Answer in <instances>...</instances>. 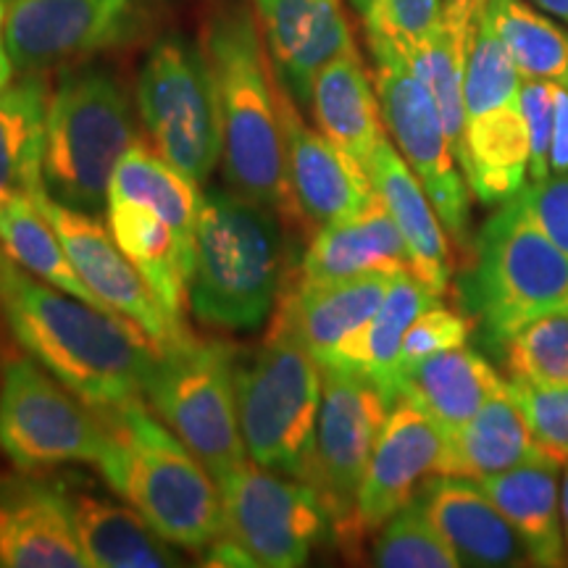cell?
I'll return each instance as SVG.
<instances>
[{
	"mask_svg": "<svg viewBox=\"0 0 568 568\" xmlns=\"http://www.w3.org/2000/svg\"><path fill=\"white\" fill-rule=\"evenodd\" d=\"M374 55V88L382 119L397 151L422 182L435 205L447 237L460 247L471 245V203L468 182L447 140L443 116L426 84L395 48L368 42Z\"/></svg>",
	"mask_w": 568,
	"mask_h": 568,
	"instance_id": "obj_12",
	"label": "cell"
},
{
	"mask_svg": "<svg viewBox=\"0 0 568 568\" xmlns=\"http://www.w3.org/2000/svg\"><path fill=\"white\" fill-rule=\"evenodd\" d=\"M322 393L324 374L314 353L287 332H272L247 364L234 366L247 458L268 471L308 479Z\"/></svg>",
	"mask_w": 568,
	"mask_h": 568,
	"instance_id": "obj_7",
	"label": "cell"
},
{
	"mask_svg": "<svg viewBox=\"0 0 568 568\" xmlns=\"http://www.w3.org/2000/svg\"><path fill=\"white\" fill-rule=\"evenodd\" d=\"M0 88H3V84H0Z\"/></svg>",
	"mask_w": 568,
	"mask_h": 568,
	"instance_id": "obj_50",
	"label": "cell"
},
{
	"mask_svg": "<svg viewBox=\"0 0 568 568\" xmlns=\"http://www.w3.org/2000/svg\"><path fill=\"white\" fill-rule=\"evenodd\" d=\"M418 500L443 531L460 566L516 568L531 566L529 550L479 481L432 477L418 489Z\"/></svg>",
	"mask_w": 568,
	"mask_h": 568,
	"instance_id": "obj_21",
	"label": "cell"
},
{
	"mask_svg": "<svg viewBox=\"0 0 568 568\" xmlns=\"http://www.w3.org/2000/svg\"><path fill=\"white\" fill-rule=\"evenodd\" d=\"M439 303V295L432 293L422 280L410 272H397L389 284L385 301L374 311V316L353 332L335 351L318 358V366L347 368L372 379L389 406L397 403V358H400L403 337L418 314Z\"/></svg>",
	"mask_w": 568,
	"mask_h": 568,
	"instance_id": "obj_26",
	"label": "cell"
},
{
	"mask_svg": "<svg viewBox=\"0 0 568 568\" xmlns=\"http://www.w3.org/2000/svg\"><path fill=\"white\" fill-rule=\"evenodd\" d=\"M224 537H230L253 566L297 568L311 552L335 537L332 516L308 481L247 464L219 487Z\"/></svg>",
	"mask_w": 568,
	"mask_h": 568,
	"instance_id": "obj_13",
	"label": "cell"
},
{
	"mask_svg": "<svg viewBox=\"0 0 568 568\" xmlns=\"http://www.w3.org/2000/svg\"><path fill=\"white\" fill-rule=\"evenodd\" d=\"M500 347L514 379L535 385H568V316L539 318Z\"/></svg>",
	"mask_w": 568,
	"mask_h": 568,
	"instance_id": "obj_38",
	"label": "cell"
},
{
	"mask_svg": "<svg viewBox=\"0 0 568 568\" xmlns=\"http://www.w3.org/2000/svg\"><path fill=\"white\" fill-rule=\"evenodd\" d=\"M531 3H535L537 9H542L545 13H552V17H558L560 21H566L568 24V0H531Z\"/></svg>",
	"mask_w": 568,
	"mask_h": 568,
	"instance_id": "obj_47",
	"label": "cell"
},
{
	"mask_svg": "<svg viewBox=\"0 0 568 568\" xmlns=\"http://www.w3.org/2000/svg\"><path fill=\"white\" fill-rule=\"evenodd\" d=\"M535 222L568 253V172L529 182L518 193Z\"/></svg>",
	"mask_w": 568,
	"mask_h": 568,
	"instance_id": "obj_43",
	"label": "cell"
},
{
	"mask_svg": "<svg viewBox=\"0 0 568 568\" xmlns=\"http://www.w3.org/2000/svg\"><path fill=\"white\" fill-rule=\"evenodd\" d=\"M32 197L51 219L77 274L98 297L103 311L138 326L142 335L151 339L155 353L187 332L184 324H176L166 316L142 274L116 245L111 230H105L92 213L55 203L45 187L32 190Z\"/></svg>",
	"mask_w": 568,
	"mask_h": 568,
	"instance_id": "obj_16",
	"label": "cell"
},
{
	"mask_svg": "<svg viewBox=\"0 0 568 568\" xmlns=\"http://www.w3.org/2000/svg\"><path fill=\"white\" fill-rule=\"evenodd\" d=\"M134 142L138 126L116 77L95 67L63 69L48 98L42 187L55 203L98 216Z\"/></svg>",
	"mask_w": 568,
	"mask_h": 568,
	"instance_id": "obj_5",
	"label": "cell"
},
{
	"mask_svg": "<svg viewBox=\"0 0 568 568\" xmlns=\"http://www.w3.org/2000/svg\"><path fill=\"white\" fill-rule=\"evenodd\" d=\"M364 19L368 42L408 53L443 21V0H351Z\"/></svg>",
	"mask_w": 568,
	"mask_h": 568,
	"instance_id": "obj_39",
	"label": "cell"
},
{
	"mask_svg": "<svg viewBox=\"0 0 568 568\" xmlns=\"http://www.w3.org/2000/svg\"><path fill=\"white\" fill-rule=\"evenodd\" d=\"M105 213L116 245L142 274L166 316L182 324V305L193 282L195 253H190L172 226L148 205L109 197Z\"/></svg>",
	"mask_w": 568,
	"mask_h": 568,
	"instance_id": "obj_28",
	"label": "cell"
},
{
	"mask_svg": "<svg viewBox=\"0 0 568 568\" xmlns=\"http://www.w3.org/2000/svg\"><path fill=\"white\" fill-rule=\"evenodd\" d=\"M51 84L45 71L0 88V195L42 187V145Z\"/></svg>",
	"mask_w": 568,
	"mask_h": 568,
	"instance_id": "obj_34",
	"label": "cell"
},
{
	"mask_svg": "<svg viewBox=\"0 0 568 568\" xmlns=\"http://www.w3.org/2000/svg\"><path fill=\"white\" fill-rule=\"evenodd\" d=\"M0 251L17 261L24 272L53 284L61 293L103 308L88 284L82 282V276L77 274L51 219L42 213L38 201L27 190H11V193L0 195Z\"/></svg>",
	"mask_w": 568,
	"mask_h": 568,
	"instance_id": "obj_32",
	"label": "cell"
},
{
	"mask_svg": "<svg viewBox=\"0 0 568 568\" xmlns=\"http://www.w3.org/2000/svg\"><path fill=\"white\" fill-rule=\"evenodd\" d=\"M521 84L514 59L479 17L466 55V132L460 172L485 205H503L529 184V132L521 109Z\"/></svg>",
	"mask_w": 568,
	"mask_h": 568,
	"instance_id": "obj_9",
	"label": "cell"
},
{
	"mask_svg": "<svg viewBox=\"0 0 568 568\" xmlns=\"http://www.w3.org/2000/svg\"><path fill=\"white\" fill-rule=\"evenodd\" d=\"M372 564L379 568H458L460 560L426 514L424 503L414 497L379 529Z\"/></svg>",
	"mask_w": 568,
	"mask_h": 568,
	"instance_id": "obj_37",
	"label": "cell"
},
{
	"mask_svg": "<svg viewBox=\"0 0 568 568\" xmlns=\"http://www.w3.org/2000/svg\"><path fill=\"white\" fill-rule=\"evenodd\" d=\"M508 395L521 408L529 429L556 464H568V385H535V382H506Z\"/></svg>",
	"mask_w": 568,
	"mask_h": 568,
	"instance_id": "obj_40",
	"label": "cell"
},
{
	"mask_svg": "<svg viewBox=\"0 0 568 568\" xmlns=\"http://www.w3.org/2000/svg\"><path fill=\"white\" fill-rule=\"evenodd\" d=\"M11 0H0V27H3V17H6V9H9Z\"/></svg>",
	"mask_w": 568,
	"mask_h": 568,
	"instance_id": "obj_49",
	"label": "cell"
},
{
	"mask_svg": "<svg viewBox=\"0 0 568 568\" xmlns=\"http://www.w3.org/2000/svg\"><path fill=\"white\" fill-rule=\"evenodd\" d=\"M552 460L531 435L529 422L516 406L508 387L487 400L477 414L445 439L437 477L487 479L510 468Z\"/></svg>",
	"mask_w": 568,
	"mask_h": 568,
	"instance_id": "obj_27",
	"label": "cell"
},
{
	"mask_svg": "<svg viewBox=\"0 0 568 568\" xmlns=\"http://www.w3.org/2000/svg\"><path fill=\"white\" fill-rule=\"evenodd\" d=\"M264 45L255 17L243 3L216 9L205 27L203 51L222 124V169L232 190L280 216H295L280 82Z\"/></svg>",
	"mask_w": 568,
	"mask_h": 568,
	"instance_id": "obj_2",
	"label": "cell"
},
{
	"mask_svg": "<svg viewBox=\"0 0 568 568\" xmlns=\"http://www.w3.org/2000/svg\"><path fill=\"white\" fill-rule=\"evenodd\" d=\"M395 274L374 272L347 280L295 284L293 295L284 301L280 316L274 318L272 332H287L324 358L353 332H358L374 311L385 301Z\"/></svg>",
	"mask_w": 568,
	"mask_h": 568,
	"instance_id": "obj_23",
	"label": "cell"
},
{
	"mask_svg": "<svg viewBox=\"0 0 568 568\" xmlns=\"http://www.w3.org/2000/svg\"><path fill=\"white\" fill-rule=\"evenodd\" d=\"M471 38L453 30L443 19L422 42H416L403 59L414 69V74L426 84L435 98V105L443 116L447 140L460 163L464 155V132H466V103H464V77L466 55Z\"/></svg>",
	"mask_w": 568,
	"mask_h": 568,
	"instance_id": "obj_36",
	"label": "cell"
},
{
	"mask_svg": "<svg viewBox=\"0 0 568 568\" xmlns=\"http://www.w3.org/2000/svg\"><path fill=\"white\" fill-rule=\"evenodd\" d=\"M148 400L219 487L247 460L230 347L184 332L159 351Z\"/></svg>",
	"mask_w": 568,
	"mask_h": 568,
	"instance_id": "obj_8",
	"label": "cell"
},
{
	"mask_svg": "<svg viewBox=\"0 0 568 568\" xmlns=\"http://www.w3.org/2000/svg\"><path fill=\"white\" fill-rule=\"evenodd\" d=\"M481 19L500 38L524 80L568 90V30L527 0H487Z\"/></svg>",
	"mask_w": 568,
	"mask_h": 568,
	"instance_id": "obj_35",
	"label": "cell"
},
{
	"mask_svg": "<svg viewBox=\"0 0 568 568\" xmlns=\"http://www.w3.org/2000/svg\"><path fill=\"white\" fill-rule=\"evenodd\" d=\"M506 389V379L477 351L460 345L416 364L400 379L397 400H408L450 439L477 410Z\"/></svg>",
	"mask_w": 568,
	"mask_h": 568,
	"instance_id": "obj_25",
	"label": "cell"
},
{
	"mask_svg": "<svg viewBox=\"0 0 568 568\" xmlns=\"http://www.w3.org/2000/svg\"><path fill=\"white\" fill-rule=\"evenodd\" d=\"M148 0H11L3 42L13 74H38L138 34Z\"/></svg>",
	"mask_w": 568,
	"mask_h": 568,
	"instance_id": "obj_15",
	"label": "cell"
},
{
	"mask_svg": "<svg viewBox=\"0 0 568 568\" xmlns=\"http://www.w3.org/2000/svg\"><path fill=\"white\" fill-rule=\"evenodd\" d=\"M468 332H471L468 318L439 303L418 314L416 322L408 326L406 337H403L400 358H397V387H400L403 376L416 364L443 351H450V347L466 345Z\"/></svg>",
	"mask_w": 568,
	"mask_h": 568,
	"instance_id": "obj_41",
	"label": "cell"
},
{
	"mask_svg": "<svg viewBox=\"0 0 568 568\" xmlns=\"http://www.w3.org/2000/svg\"><path fill=\"white\" fill-rule=\"evenodd\" d=\"M109 197H122L153 209L176 232L182 245L195 253L203 195L197 193V184L190 176H184L142 140L134 142L119 161Z\"/></svg>",
	"mask_w": 568,
	"mask_h": 568,
	"instance_id": "obj_33",
	"label": "cell"
},
{
	"mask_svg": "<svg viewBox=\"0 0 568 568\" xmlns=\"http://www.w3.org/2000/svg\"><path fill=\"white\" fill-rule=\"evenodd\" d=\"M77 537L90 568H169L180 566L172 550L151 524L132 506L101 500V497L67 493Z\"/></svg>",
	"mask_w": 568,
	"mask_h": 568,
	"instance_id": "obj_31",
	"label": "cell"
},
{
	"mask_svg": "<svg viewBox=\"0 0 568 568\" xmlns=\"http://www.w3.org/2000/svg\"><path fill=\"white\" fill-rule=\"evenodd\" d=\"M464 290L468 311L503 345L539 318L568 316V253L516 195L481 226Z\"/></svg>",
	"mask_w": 568,
	"mask_h": 568,
	"instance_id": "obj_6",
	"label": "cell"
},
{
	"mask_svg": "<svg viewBox=\"0 0 568 568\" xmlns=\"http://www.w3.org/2000/svg\"><path fill=\"white\" fill-rule=\"evenodd\" d=\"M274 74L301 109L326 63L355 51L339 0H253Z\"/></svg>",
	"mask_w": 568,
	"mask_h": 568,
	"instance_id": "obj_19",
	"label": "cell"
},
{
	"mask_svg": "<svg viewBox=\"0 0 568 568\" xmlns=\"http://www.w3.org/2000/svg\"><path fill=\"white\" fill-rule=\"evenodd\" d=\"M0 316L30 358L98 410L142 400L159 353L138 326L61 293L0 251Z\"/></svg>",
	"mask_w": 568,
	"mask_h": 568,
	"instance_id": "obj_1",
	"label": "cell"
},
{
	"mask_svg": "<svg viewBox=\"0 0 568 568\" xmlns=\"http://www.w3.org/2000/svg\"><path fill=\"white\" fill-rule=\"evenodd\" d=\"M366 172L374 184V193L385 203L406 240L410 274L422 280L435 295H443L453 274L450 245H447L445 226L422 182L416 180L406 159L387 138L379 142Z\"/></svg>",
	"mask_w": 568,
	"mask_h": 568,
	"instance_id": "obj_22",
	"label": "cell"
},
{
	"mask_svg": "<svg viewBox=\"0 0 568 568\" xmlns=\"http://www.w3.org/2000/svg\"><path fill=\"white\" fill-rule=\"evenodd\" d=\"M0 568H90L67 493L32 477L0 479Z\"/></svg>",
	"mask_w": 568,
	"mask_h": 568,
	"instance_id": "obj_20",
	"label": "cell"
},
{
	"mask_svg": "<svg viewBox=\"0 0 568 568\" xmlns=\"http://www.w3.org/2000/svg\"><path fill=\"white\" fill-rule=\"evenodd\" d=\"M138 109L155 151L195 184L209 180L222 161V124L203 48L180 34L155 42L140 69Z\"/></svg>",
	"mask_w": 568,
	"mask_h": 568,
	"instance_id": "obj_10",
	"label": "cell"
},
{
	"mask_svg": "<svg viewBox=\"0 0 568 568\" xmlns=\"http://www.w3.org/2000/svg\"><path fill=\"white\" fill-rule=\"evenodd\" d=\"M13 77V67H11V59L9 53H6V42H3V27H0V84H9Z\"/></svg>",
	"mask_w": 568,
	"mask_h": 568,
	"instance_id": "obj_48",
	"label": "cell"
},
{
	"mask_svg": "<svg viewBox=\"0 0 568 568\" xmlns=\"http://www.w3.org/2000/svg\"><path fill=\"white\" fill-rule=\"evenodd\" d=\"M322 410H318L314 456L305 481L316 489L329 510L335 537L351 548L358 545L355 503H358L361 481L393 406L364 374L335 366H322Z\"/></svg>",
	"mask_w": 568,
	"mask_h": 568,
	"instance_id": "obj_14",
	"label": "cell"
},
{
	"mask_svg": "<svg viewBox=\"0 0 568 568\" xmlns=\"http://www.w3.org/2000/svg\"><path fill=\"white\" fill-rule=\"evenodd\" d=\"M109 426L103 479L159 535L187 550H209L224 537L219 485L180 437L142 400L101 410Z\"/></svg>",
	"mask_w": 568,
	"mask_h": 568,
	"instance_id": "obj_3",
	"label": "cell"
},
{
	"mask_svg": "<svg viewBox=\"0 0 568 568\" xmlns=\"http://www.w3.org/2000/svg\"><path fill=\"white\" fill-rule=\"evenodd\" d=\"M560 464L542 460L479 479V487L500 508L529 550L531 566L560 568L568 564L560 524Z\"/></svg>",
	"mask_w": 568,
	"mask_h": 568,
	"instance_id": "obj_30",
	"label": "cell"
},
{
	"mask_svg": "<svg viewBox=\"0 0 568 568\" xmlns=\"http://www.w3.org/2000/svg\"><path fill=\"white\" fill-rule=\"evenodd\" d=\"M556 95V119H552V148H550V174L568 172V90L552 84Z\"/></svg>",
	"mask_w": 568,
	"mask_h": 568,
	"instance_id": "obj_44",
	"label": "cell"
},
{
	"mask_svg": "<svg viewBox=\"0 0 568 568\" xmlns=\"http://www.w3.org/2000/svg\"><path fill=\"white\" fill-rule=\"evenodd\" d=\"M485 3L487 0H443V19L453 27V30L471 38Z\"/></svg>",
	"mask_w": 568,
	"mask_h": 568,
	"instance_id": "obj_45",
	"label": "cell"
},
{
	"mask_svg": "<svg viewBox=\"0 0 568 568\" xmlns=\"http://www.w3.org/2000/svg\"><path fill=\"white\" fill-rule=\"evenodd\" d=\"M280 213L226 187L203 193L190 305L197 322L253 332L272 316L284 276Z\"/></svg>",
	"mask_w": 568,
	"mask_h": 568,
	"instance_id": "obj_4",
	"label": "cell"
},
{
	"mask_svg": "<svg viewBox=\"0 0 568 568\" xmlns=\"http://www.w3.org/2000/svg\"><path fill=\"white\" fill-rule=\"evenodd\" d=\"M560 524H564V542L568 558V464L560 468Z\"/></svg>",
	"mask_w": 568,
	"mask_h": 568,
	"instance_id": "obj_46",
	"label": "cell"
},
{
	"mask_svg": "<svg viewBox=\"0 0 568 568\" xmlns=\"http://www.w3.org/2000/svg\"><path fill=\"white\" fill-rule=\"evenodd\" d=\"M443 453V432L422 410L408 400H397L389 408L355 503L358 542L406 508L426 479L437 477Z\"/></svg>",
	"mask_w": 568,
	"mask_h": 568,
	"instance_id": "obj_17",
	"label": "cell"
},
{
	"mask_svg": "<svg viewBox=\"0 0 568 568\" xmlns=\"http://www.w3.org/2000/svg\"><path fill=\"white\" fill-rule=\"evenodd\" d=\"M280 111L287 142V180L297 213L326 226L364 211L376 197L366 169L322 132L305 126L297 103L282 84Z\"/></svg>",
	"mask_w": 568,
	"mask_h": 568,
	"instance_id": "obj_18",
	"label": "cell"
},
{
	"mask_svg": "<svg viewBox=\"0 0 568 568\" xmlns=\"http://www.w3.org/2000/svg\"><path fill=\"white\" fill-rule=\"evenodd\" d=\"M311 111L318 132L368 169L379 142L387 138V126L358 51L339 55L318 71L311 88Z\"/></svg>",
	"mask_w": 568,
	"mask_h": 568,
	"instance_id": "obj_29",
	"label": "cell"
},
{
	"mask_svg": "<svg viewBox=\"0 0 568 568\" xmlns=\"http://www.w3.org/2000/svg\"><path fill=\"white\" fill-rule=\"evenodd\" d=\"M374 272H410L406 240L379 195L355 216L318 230L303 255L297 284L335 282Z\"/></svg>",
	"mask_w": 568,
	"mask_h": 568,
	"instance_id": "obj_24",
	"label": "cell"
},
{
	"mask_svg": "<svg viewBox=\"0 0 568 568\" xmlns=\"http://www.w3.org/2000/svg\"><path fill=\"white\" fill-rule=\"evenodd\" d=\"M521 109L529 132V182L550 176V148H552V119H556V95L550 82L524 80Z\"/></svg>",
	"mask_w": 568,
	"mask_h": 568,
	"instance_id": "obj_42",
	"label": "cell"
},
{
	"mask_svg": "<svg viewBox=\"0 0 568 568\" xmlns=\"http://www.w3.org/2000/svg\"><path fill=\"white\" fill-rule=\"evenodd\" d=\"M109 443L101 410L88 406L34 358L6 361L0 368V453L19 471L98 466Z\"/></svg>",
	"mask_w": 568,
	"mask_h": 568,
	"instance_id": "obj_11",
	"label": "cell"
}]
</instances>
